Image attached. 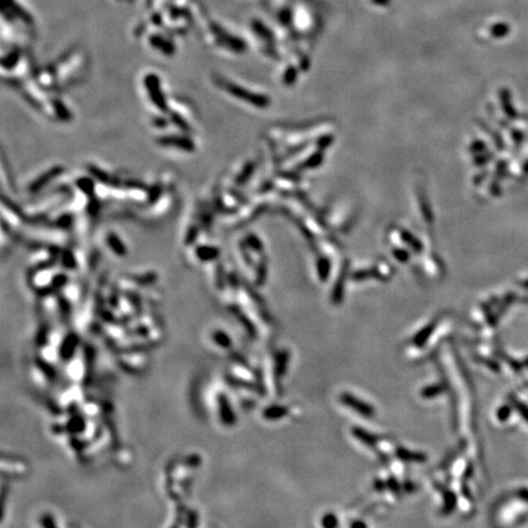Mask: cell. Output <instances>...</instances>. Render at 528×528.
I'll use <instances>...</instances> for the list:
<instances>
[{"label":"cell","instance_id":"5b68a950","mask_svg":"<svg viewBox=\"0 0 528 528\" xmlns=\"http://www.w3.org/2000/svg\"><path fill=\"white\" fill-rule=\"evenodd\" d=\"M62 173V168L61 167H55L53 168V169L48 170L47 173H44L43 175L39 176L37 180H34L33 182L31 183V186L29 187V190L31 191L32 193H36V192H39V191L42 190V188H44L45 186L48 185L49 182H52L53 180H54L55 177H57L58 175H60Z\"/></svg>","mask_w":528,"mask_h":528},{"label":"cell","instance_id":"52a82bcc","mask_svg":"<svg viewBox=\"0 0 528 528\" xmlns=\"http://www.w3.org/2000/svg\"><path fill=\"white\" fill-rule=\"evenodd\" d=\"M105 240H107V243L110 247V250H112L115 255L119 256V257H125V256H126V253H127L126 246L124 245L121 238H120L117 234H114V233L107 234Z\"/></svg>","mask_w":528,"mask_h":528},{"label":"cell","instance_id":"e0dca14e","mask_svg":"<svg viewBox=\"0 0 528 528\" xmlns=\"http://www.w3.org/2000/svg\"><path fill=\"white\" fill-rule=\"evenodd\" d=\"M388 484H389V487L391 488V490H393V492L395 493V494H397V493L400 492V487H399V484L396 483L395 478H390V481L388 482Z\"/></svg>","mask_w":528,"mask_h":528},{"label":"cell","instance_id":"8fae6325","mask_svg":"<svg viewBox=\"0 0 528 528\" xmlns=\"http://www.w3.org/2000/svg\"><path fill=\"white\" fill-rule=\"evenodd\" d=\"M322 526H323V528H338V517L334 514H326L325 516H323V519H322Z\"/></svg>","mask_w":528,"mask_h":528},{"label":"cell","instance_id":"5bb4252c","mask_svg":"<svg viewBox=\"0 0 528 528\" xmlns=\"http://www.w3.org/2000/svg\"><path fill=\"white\" fill-rule=\"evenodd\" d=\"M441 390H442V388L440 385L428 386V388L424 389L422 395H423L424 397H434V396L439 395V394H441Z\"/></svg>","mask_w":528,"mask_h":528},{"label":"cell","instance_id":"2e32d148","mask_svg":"<svg viewBox=\"0 0 528 528\" xmlns=\"http://www.w3.org/2000/svg\"><path fill=\"white\" fill-rule=\"evenodd\" d=\"M516 407L520 411V413H521V416L528 422V407L526 405L521 404V402H516Z\"/></svg>","mask_w":528,"mask_h":528},{"label":"cell","instance_id":"7c38bea8","mask_svg":"<svg viewBox=\"0 0 528 528\" xmlns=\"http://www.w3.org/2000/svg\"><path fill=\"white\" fill-rule=\"evenodd\" d=\"M444 498H445V512H451L452 510H454L455 505H456V497H455V494L452 492H446L444 494Z\"/></svg>","mask_w":528,"mask_h":528},{"label":"cell","instance_id":"9c48e42d","mask_svg":"<svg viewBox=\"0 0 528 528\" xmlns=\"http://www.w3.org/2000/svg\"><path fill=\"white\" fill-rule=\"evenodd\" d=\"M352 434H353V436L356 437L359 441H362L363 444L368 445V446H371V447H374L377 445V442H378V438H377L376 436L368 433V432H366L364 429L353 428L352 429Z\"/></svg>","mask_w":528,"mask_h":528},{"label":"cell","instance_id":"6da1fadb","mask_svg":"<svg viewBox=\"0 0 528 528\" xmlns=\"http://www.w3.org/2000/svg\"><path fill=\"white\" fill-rule=\"evenodd\" d=\"M145 87L146 90L149 94V99L158 109L162 113H169V107L168 102L164 97V93L162 90V85H160L159 77L157 75L149 74L145 77Z\"/></svg>","mask_w":528,"mask_h":528},{"label":"cell","instance_id":"ba28073f","mask_svg":"<svg viewBox=\"0 0 528 528\" xmlns=\"http://www.w3.org/2000/svg\"><path fill=\"white\" fill-rule=\"evenodd\" d=\"M396 456L399 459L404 460V461H410V462H426L427 456L422 452H412L409 450L404 449V447H399L396 450Z\"/></svg>","mask_w":528,"mask_h":528},{"label":"cell","instance_id":"4fadbf2b","mask_svg":"<svg viewBox=\"0 0 528 528\" xmlns=\"http://www.w3.org/2000/svg\"><path fill=\"white\" fill-rule=\"evenodd\" d=\"M61 261H62V265H64L65 268H67V269L76 268V260H75V256L72 255L71 251L65 252L64 255H62Z\"/></svg>","mask_w":528,"mask_h":528},{"label":"cell","instance_id":"ac0fdd59","mask_svg":"<svg viewBox=\"0 0 528 528\" xmlns=\"http://www.w3.org/2000/svg\"><path fill=\"white\" fill-rule=\"evenodd\" d=\"M350 528H368V527H367V525L364 524L363 521H354L353 524L350 526Z\"/></svg>","mask_w":528,"mask_h":528},{"label":"cell","instance_id":"30bf717a","mask_svg":"<svg viewBox=\"0 0 528 528\" xmlns=\"http://www.w3.org/2000/svg\"><path fill=\"white\" fill-rule=\"evenodd\" d=\"M76 185L85 195L92 197L94 195V182H93L92 178L89 177H80L77 178Z\"/></svg>","mask_w":528,"mask_h":528},{"label":"cell","instance_id":"3957f363","mask_svg":"<svg viewBox=\"0 0 528 528\" xmlns=\"http://www.w3.org/2000/svg\"><path fill=\"white\" fill-rule=\"evenodd\" d=\"M157 142L160 146L164 147H173L182 150V152H195L196 143L193 142L192 138L188 136V133L185 135H164L157 138Z\"/></svg>","mask_w":528,"mask_h":528},{"label":"cell","instance_id":"7a4b0ae2","mask_svg":"<svg viewBox=\"0 0 528 528\" xmlns=\"http://www.w3.org/2000/svg\"><path fill=\"white\" fill-rule=\"evenodd\" d=\"M217 84L221 89L226 90L229 94L234 95V97L238 98V99L246 100V102L252 103V104H256V105H265V98L261 97V95H257V94H253V93L243 89L242 87L237 86V85L233 84V82L226 81V80L223 79V77H219V79L217 80Z\"/></svg>","mask_w":528,"mask_h":528},{"label":"cell","instance_id":"8992f818","mask_svg":"<svg viewBox=\"0 0 528 528\" xmlns=\"http://www.w3.org/2000/svg\"><path fill=\"white\" fill-rule=\"evenodd\" d=\"M195 256L201 262H213V261H217L219 258L220 250L217 246H197L195 250Z\"/></svg>","mask_w":528,"mask_h":528},{"label":"cell","instance_id":"277c9868","mask_svg":"<svg viewBox=\"0 0 528 528\" xmlns=\"http://www.w3.org/2000/svg\"><path fill=\"white\" fill-rule=\"evenodd\" d=\"M340 400L344 405H346V406L350 407V409H353L354 411L361 414V416L367 417V418H371V417L374 416L373 407L369 406L366 402L361 401V400H358L357 397L351 395V394L344 393L343 395L340 396Z\"/></svg>","mask_w":528,"mask_h":528},{"label":"cell","instance_id":"d6986e66","mask_svg":"<svg viewBox=\"0 0 528 528\" xmlns=\"http://www.w3.org/2000/svg\"><path fill=\"white\" fill-rule=\"evenodd\" d=\"M374 485H376L377 488H378V490L381 492V490H384V483H381V481H376V483H374Z\"/></svg>","mask_w":528,"mask_h":528},{"label":"cell","instance_id":"9a60e30c","mask_svg":"<svg viewBox=\"0 0 528 528\" xmlns=\"http://www.w3.org/2000/svg\"><path fill=\"white\" fill-rule=\"evenodd\" d=\"M510 413H511V411H510V407L507 406H504L500 409V411L498 412V417H499V419H501V421H505V419L507 418V417L510 416Z\"/></svg>","mask_w":528,"mask_h":528}]
</instances>
